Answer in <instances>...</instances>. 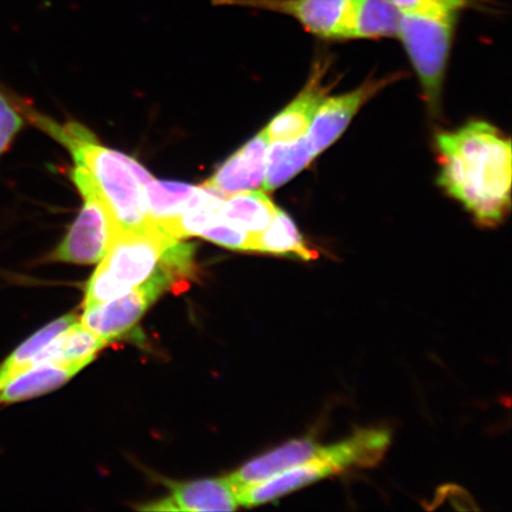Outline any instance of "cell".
<instances>
[{
  "instance_id": "13",
  "label": "cell",
  "mask_w": 512,
  "mask_h": 512,
  "mask_svg": "<svg viewBox=\"0 0 512 512\" xmlns=\"http://www.w3.org/2000/svg\"><path fill=\"white\" fill-rule=\"evenodd\" d=\"M334 475H337V472L330 465L313 460V462L292 467L290 470L280 472L278 475L261 480V482L243 486L238 490L239 504L242 507L251 508L270 503L292 491Z\"/></svg>"
},
{
  "instance_id": "9",
  "label": "cell",
  "mask_w": 512,
  "mask_h": 512,
  "mask_svg": "<svg viewBox=\"0 0 512 512\" xmlns=\"http://www.w3.org/2000/svg\"><path fill=\"white\" fill-rule=\"evenodd\" d=\"M270 143L265 128L230 156L202 187L222 197L262 188Z\"/></svg>"
},
{
  "instance_id": "24",
  "label": "cell",
  "mask_w": 512,
  "mask_h": 512,
  "mask_svg": "<svg viewBox=\"0 0 512 512\" xmlns=\"http://www.w3.org/2000/svg\"><path fill=\"white\" fill-rule=\"evenodd\" d=\"M201 238L236 251H251L252 235L221 219L204 230Z\"/></svg>"
},
{
  "instance_id": "18",
  "label": "cell",
  "mask_w": 512,
  "mask_h": 512,
  "mask_svg": "<svg viewBox=\"0 0 512 512\" xmlns=\"http://www.w3.org/2000/svg\"><path fill=\"white\" fill-rule=\"evenodd\" d=\"M107 344H110L107 339L93 334L79 322L38 352L28 367L43 363L93 362L96 354Z\"/></svg>"
},
{
  "instance_id": "15",
  "label": "cell",
  "mask_w": 512,
  "mask_h": 512,
  "mask_svg": "<svg viewBox=\"0 0 512 512\" xmlns=\"http://www.w3.org/2000/svg\"><path fill=\"white\" fill-rule=\"evenodd\" d=\"M147 219L162 224L176 219L191 208L200 206L211 195L203 187L157 179L143 185Z\"/></svg>"
},
{
  "instance_id": "4",
  "label": "cell",
  "mask_w": 512,
  "mask_h": 512,
  "mask_svg": "<svg viewBox=\"0 0 512 512\" xmlns=\"http://www.w3.org/2000/svg\"><path fill=\"white\" fill-rule=\"evenodd\" d=\"M72 178L85 203L66 238L46 260L78 265L100 264L119 229L110 207L88 172L76 166Z\"/></svg>"
},
{
  "instance_id": "1",
  "label": "cell",
  "mask_w": 512,
  "mask_h": 512,
  "mask_svg": "<svg viewBox=\"0 0 512 512\" xmlns=\"http://www.w3.org/2000/svg\"><path fill=\"white\" fill-rule=\"evenodd\" d=\"M439 185L485 227L502 223L511 204V142L485 121L439 133Z\"/></svg>"
},
{
  "instance_id": "23",
  "label": "cell",
  "mask_w": 512,
  "mask_h": 512,
  "mask_svg": "<svg viewBox=\"0 0 512 512\" xmlns=\"http://www.w3.org/2000/svg\"><path fill=\"white\" fill-rule=\"evenodd\" d=\"M402 14H418L457 19L459 11L476 0H390Z\"/></svg>"
},
{
  "instance_id": "8",
  "label": "cell",
  "mask_w": 512,
  "mask_h": 512,
  "mask_svg": "<svg viewBox=\"0 0 512 512\" xmlns=\"http://www.w3.org/2000/svg\"><path fill=\"white\" fill-rule=\"evenodd\" d=\"M396 79L398 76H389L382 80H368L350 93L332 96V98L326 96L306 133L313 155L317 157L329 149L332 144H335L347 130L352 118L361 110V107L383 87Z\"/></svg>"
},
{
  "instance_id": "2",
  "label": "cell",
  "mask_w": 512,
  "mask_h": 512,
  "mask_svg": "<svg viewBox=\"0 0 512 512\" xmlns=\"http://www.w3.org/2000/svg\"><path fill=\"white\" fill-rule=\"evenodd\" d=\"M195 248L163 232L155 224L144 230H118L105 258L88 281L85 309L124 296L156 277L178 283L194 271Z\"/></svg>"
},
{
  "instance_id": "10",
  "label": "cell",
  "mask_w": 512,
  "mask_h": 512,
  "mask_svg": "<svg viewBox=\"0 0 512 512\" xmlns=\"http://www.w3.org/2000/svg\"><path fill=\"white\" fill-rule=\"evenodd\" d=\"M171 496L140 509L153 511H234L240 507L238 492L229 477L168 483Z\"/></svg>"
},
{
  "instance_id": "12",
  "label": "cell",
  "mask_w": 512,
  "mask_h": 512,
  "mask_svg": "<svg viewBox=\"0 0 512 512\" xmlns=\"http://www.w3.org/2000/svg\"><path fill=\"white\" fill-rule=\"evenodd\" d=\"M323 450L324 446L318 445L311 439L292 440L243 465L241 469L232 473L229 479L238 492L243 486L261 482L292 467L320 460Z\"/></svg>"
},
{
  "instance_id": "19",
  "label": "cell",
  "mask_w": 512,
  "mask_h": 512,
  "mask_svg": "<svg viewBox=\"0 0 512 512\" xmlns=\"http://www.w3.org/2000/svg\"><path fill=\"white\" fill-rule=\"evenodd\" d=\"M401 15L390 0H352L349 38L398 37Z\"/></svg>"
},
{
  "instance_id": "21",
  "label": "cell",
  "mask_w": 512,
  "mask_h": 512,
  "mask_svg": "<svg viewBox=\"0 0 512 512\" xmlns=\"http://www.w3.org/2000/svg\"><path fill=\"white\" fill-rule=\"evenodd\" d=\"M79 322V317L74 315V313H72V315L63 316L44 326L43 329L37 331L36 334L19 345V347L0 364V386H2L9 377L18 373L19 370L27 368L32 358H34L38 352H41L48 344L53 342L57 336H60L64 331H67Z\"/></svg>"
},
{
  "instance_id": "3",
  "label": "cell",
  "mask_w": 512,
  "mask_h": 512,
  "mask_svg": "<svg viewBox=\"0 0 512 512\" xmlns=\"http://www.w3.org/2000/svg\"><path fill=\"white\" fill-rule=\"evenodd\" d=\"M27 117L72 153L76 166L85 169L111 209L119 230H144L147 219L143 185L128 166L123 153L96 142L94 134L79 124L57 125L28 108Z\"/></svg>"
},
{
  "instance_id": "6",
  "label": "cell",
  "mask_w": 512,
  "mask_h": 512,
  "mask_svg": "<svg viewBox=\"0 0 512 512\" xmlns=\"http://www.w3.org/2000/svg\"><path fill=\"white\" fill-rule=\"evenodd\" d=\"M177 281L169 277H156L132 291L85 309L80 323L93 334L114 341L130 332L149 307Z\"/></svg>"
},
{
  "instance_id": "5",
  "label": "cell",
  "mask_w": 512,
  "mask_h": 512,
  "mask_svg": "<svg viewBox=\"0 0 512 512\" xmlns=\"http://www.w3.org/2000/svg\"><path fill=\"white\" fill-rule=\"evenodd\" d=\"M456 19L402 14L399 38L413 62L426 100L437 111Z\"/></svg>"
},
{
  "instance_id": "22",
  "label": "cell",
  "mask_w": 512,
  "mask_h": 512,
  "mask_svg": "<svg viewBox=\"0 0 512 512\" xmlns=\"http://www.w3.org/2000/svg\"><path fill=\"white\" fill-rule=\"evenodd\" d=\"M24 126V114L19 100L0 86V157L8 152Z\"/></svg>"
},
{
  "instance_id": "17",
  "label": "cell",
  "mask_w": 512,
  "mask_h": 512,
  "mask_svg": "<svg viewBox=\"0 0 512 512\" xmlns=\"http://www.w3.org/2000/svg\"><path fill=\"white\" fill-rule=\"evenodd\" d=\"M315 158L306 134L287 142H271L267 149L262 190L272 191L290 182Z\"/></svg>"
},
{
  "instance_id": "11",
  "label": "cell",
  "mask_w": 512,
  "mask_h": 512,
  "mask_svg": "<svg viewBox=\"0 0 512 512\" xmlns=\"http://www.w3.org/2000/svg\"><path fill=\"white\" fill-rule=\"evenodd\" d=\"M91 362L43 363L19 370L0 386V403L21 402L53 392Z\"/></svg>"
},
{
  "instance_id": "20",
  "label": "cell",
  "mask_w": 512,
  "mask_h": 512,
  "mask_svg": "<svg viewBox=\"0 0 512 512\" xmlns=\"http://www.w3.org/2000/svg\"><path fill=\"white\" fill-rule=\"evenodd\" d=\"M251 251L291 255L302 260H312L318 256L306 245L296 223L279 208L268 227L261 233L252 235Z\"/></svg>"
},
{
  "instance_id": "14",
  "label": "cell",
  "mask_w": 512,
  "mask_h": 512,
  "mask_svg": "<svg viewBox=\"0 0 512 512\" xmlns=\"http://www.w3.org/2000/svg\"><path fill=\"white\" fill-rule=\"evenodd\" d=\"M322 79V73L312 75L303 92L266 127L270 142H287L305 136L329 91Z\"/></svg>"
},
{
  "instance_id": "16",
  "label": "cell",
  "mask_w": 512,
  "mask_h": 512,
  "mask_svg": "<svg viewBox=\"0 0 512 512\" xmlns=\"http://www.w3.org/2000/svg\"><path fill=\"white\" fill-rule=\"evenodd\" d=\"M278 208L264 191L252 190L224 197L217 215L220 219L256 235L265 230Z\"/></svg>"
},
{
  "instance_id": "7",
  "label": "cell",
  "mask_w": 512,
  "mask_h": 512,
  "mask_svg": "<svg viewBox=\"0 0 512 512\" xmlns=\"http://www.w3.org/2000/svg\"><path fill=\"white\" fill-rule=\"evenodd\" d=\"M214 5L279 12L306 31L329 40H348L352 0H213Z\"/></svg>"
}]
</instances>
